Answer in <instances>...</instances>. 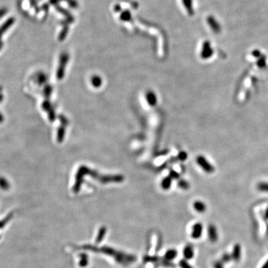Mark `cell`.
Segmentation results:
<instances>
[{"mask_svg":"<svg viewBox=\"0 0 268 268\" xmlns=\"http://www.w3.org/2000/svg\"><path fill=\"white\" fill-rule=\"evenodd\" d=\"M197 161H198V163H199V165L207 172L212 173L214 172V167L209 163H208V162L204 158L199 157V158H198Z\"/></svg>","mask_w":268,"mask_h":268,"instance_id":"6da1fadb","label":"cell"},{"mask_svg":"<svg viewBox=\"0 0 268 268\" xmlns=\"http://www.w3.org/2000/svg\"><path fill=\"white\" fill-rule=\"evenodd\" d=\"M257 189L263 192L268 193V181H261L256 185Z\"/></svg>","mask_w":268,"mask_h":268,"instance_id":"7a4b0ae2","label":"cell"},{"mask_svg":"<svg viewBox=\"0 0 268 268\" xmlns=\"http://www.w3.org/2000/svg\"><path fill=\"white\" fill-rule=\"evenodd\" d=\"M256 65L260 68H263L266 66V57L265 55H262L258 59Z\"/></svg>","mask_w":268,"mask_h":268,"instance_id":"3957f363","label":"cell"},{"mask_svg":"<svg viewBox=\"0 0 268 268\" xmlns=\"http://www.w3.org/2000/svg\"><path fill=\"white\" fill-rule=\"evenodd\" d=\"M147 99L149 103L151 105H155L157 102V98L155 95L152 92H149L147 95Z\"/></svg>","mask_w":268,"mask_h":268,"instance_id":"277c9868","label":"cell"},{"mask_svg":"<svg viewBox=\"0 0 268 268\" xmlns=\"http://www.w3.org/2000/svg\"><path fill=\"white\" fill-rule=\"evenodd\" d=\"M252 55L254 57H255V58H256V59H258L259 57H260L263 54H261V51L260 50H258V49H255V50H253L252 52Z\"/></svg>","mask_w":268,"mask_h":268,"instance_id":"5b68a950","label":"cell"},{"mask_svg":"<svg viewBox=\"0 0 268 268\" xmlns=\"http://www.w3.org/2000/svg\"><path fill=\"white\" fill-rule=\"evenodd\" d=\"M171 185V179L166 178L163 182V186L165 188H167L168 187H170V186Z\"/></svg>","mask_w":268,"mask_h":268,"instance_id":"8992f818","label":"cell"},{"mask_svg":"<svg viewBox=\"0 0 268 268\" xmlns=\"http://www.w3.org/2000/svg\"><path fill=\"white\" fill-rule=\"evenodd\" d=\"M263 268H268V261L267 263H266V264L264 265Z\"/></svg>","mask_w":268,"mask_h":268,"instance_id":"52a82bcc","label":"cell"},{"mask_svg":"<svg viewBox=\"0 0 268 268\" xmlns=\"http://www.w3.org/2000/svg\"><path fill=\"white\" fill-rule=\"evenodd\" d=\"M266 215H267V217H268V209H267V210H266Z\"/></svg>","mask_w":268,"mask_h":268,"instance_id":"ba28073f","label":"cell"}]
</instances>
